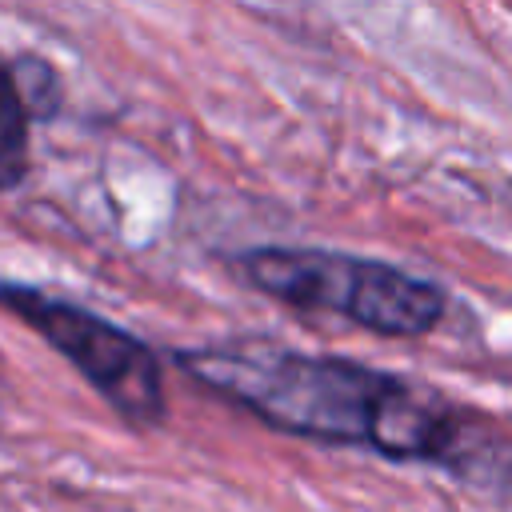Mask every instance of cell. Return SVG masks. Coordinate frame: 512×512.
Segmentation results:
<instances>
[{"label":"cell","mask_w":512,"mask_h":512,"mask_svg":"<svg viewBox=\"0 0 512 512\" xmlns=\"http://www.w3.org/2000/svg\"><path fill=\"white\" fill-rule=\"evenodd\" d=\"M176 364L260 424L300 440L428 464H456L464 448L460 416L428 392L356 360L276 340H240L176 352Z\"/></svg>","instance_id":"6da1fadb"},{"label":"cell","mask_w":512,"mask_h":512,"mask_svg":"<svg viewBox=\"0 0 512 512\" xmlns=\"http://www.w3.org/2000/svg\"><path fill=\"white\" fill-rule=\"evenodd\" d=\"M240 276L268 300L300 312H336L376 336H424L444 316V292L396 264L324 248H248Z\"/></svg>","instance_id":"7a4b0ae2"},{"label":"cell","mask_w":512,"mask_h":512,"mask_svg":"<svg viewBox=\"0 0 512 512\" xmlns=\"http://www.w3.org/2000/svg\"><path fill=\"white\" fill-rule=\"evenodd\" d=\"M0 308L12 312L20 324H28L40 340H48L128 424L136 428L164 424L168 396H164L160 360L140 336L72 300L12 280H0Z\"/></svg>","instance_id":"3957f363"},{"label":"cell","mask_w":512,"mask_h":512,"mask_svg":"<svg viewBox=\"0 0 512 512\" xmlns=\"http://www.w3.org/2000/svg\"><path fill=\"white\" fill-rule=\"evenodd\" d=\"M28 92L20 88L16 64L0 56V188L16 184L24 176V156H28Z\"/></svg>","instance_id":"277c9868"}]
</instances>
